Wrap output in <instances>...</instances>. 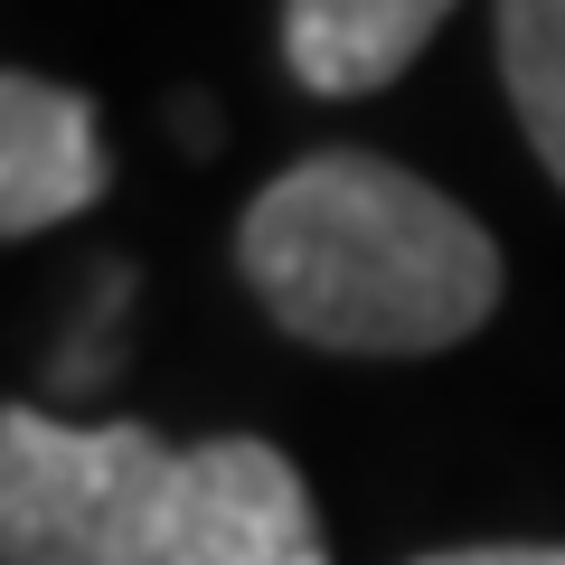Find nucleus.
Returning a JSON list of instances; mask_svg holds the SVG:
<instances>
[{"mask_svg":"<svg viewBox=\"0 0 565 565\" xmlns=\"http://www.w3.org/2000/svg\"><path fill=\"white\" fill-rule=\"evenodd\" d=\"M245 292L340 359H434L500 311V245L471 207L377 151H311L236 226Z\"/></svg>","mask_w":565,"mask_h":565,"instance_id":"nucleus-1","label":"nucleus"},{"mask_svg":"<svg viewBox=\"0 0 565 565\" xmlns=\"http://www.w3.org/2000/svg\"><path fill=\"white\" fill-rule=\"evenodd\" d=\"M189 490V452L151 424L0 415V565H141Z\"/></svg>","mask_w":565,"mask_h":565,"instance_id":"nucleus-2","label":"nucleus"},{"mask_svg":"<svg viewBox=\"0 0 565 565\" xmlns=\"http://www.w3.org/2000/svg\"><path fill=\"white\" fill-rule=\"evenodd\" d=\"M141 565H330L302 471L255 434L189 444V490Z\"/></svg>","mask_w":565,"mask_h":565,"instance_id":"nucleus-3","label":"nucleus"},{"mask_svg":"<svg viewBox=\"0 0 565 565\" xmlns=\"http://www.w3.org/2000/svg\"><path fill=\"white\" fill-rule=\"evenodd\" d=\"M104 180H114V151H104L95 104L57 76L10 66L0 76V236H39L95 207Z\"/></svg>","mask_w":565,"mask_h":565,"instance_id":"nucleus-4","label":"nucleus"},{"mask_svg":"<svg viewBox=\"0 0 565 565\" xmlns=\"http://www.w3.org/2000/svg\"><path fill=\"white\" fill-rule=\"evenodd\" d=\"M452 0H282V66L311 95H377L424 57Z\"/></svg>","mask_w":565,"mask_h":565,"instance_id":"nucleus-5","label":"nucleus"},{"mask_svg":"<svg viewBox=\"0 0 565 565\" xmlns=\"http://www.w3.org/2000/svg\"><path fill=\"white\" fill-rule=\"evenodd\" d=\"M500 76L527 151L565 189V0H500Z\"/></svg>","mask_w":565,"mask_h":565,"instance_id":"nucleus-6","label":"nucleus"},{"mask_svg":"<svg viewBox=\"0 0 565 565\" xmlns=\"http://www.w3.org/2000/svg\"><path fill=\"white\" fill-rule=\"evenodd\" d=\"M415 565H565V546H444V556H415Z\"/></svg>","mask_w":565,"mask_h":565,"instance_id":"nucleus-7","label":"nucleus"}]
</instances>
